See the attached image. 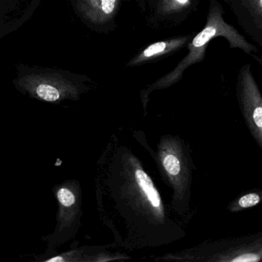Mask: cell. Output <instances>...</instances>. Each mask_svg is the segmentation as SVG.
Returning a JSON list of instances; mask_svg holds the SVG:
<instances>
[{"instance_id":"obj_7","label":"cell","mask_w":262,"mask_h":262,"mask_svg":"<svg viewBox=\"0 0 262 262\" xmlns=\"http://www.w3.org/2000/svg\"><path fill=\"white\" fill-rule=\"evenodd\" d=\"M165 47H166V43H165V42H156V43L152 44V45L148 47V48L144 51V56H145V57H151V56H154V55L158 54V53L164 51Z\"/></svg>"},{"instance_id":"obj_10","label":"cell","mask_w":262,"mask_h":262,"mask_svg":"<svg viewBox=\"0 0 262 262\" xmlns=\"http://www.w3.org/2000/svg\"><path fill=\"white\" fill-rule=\"evenodd\" d=\"M253 119L254 124L258 128H262V108L260 106L257 107L254 110L253 113Z\"/></svg>"},{"instance_id":"obj_6","label":"cell","mask_w":262,"mask_h":262,"mask_svg":"<svg viewBox=\"0 0 262 262\" xmlns=\"http://www.w3.org/2000/svg\"><path fill=\"white\" fill-rule=\"evenodd\" d=\"M260 202V197L257 194H248L241 198L238 201L239 205L242 208H250L254 206Z\"/></svg>"},{"instance_id":"obj_4","label":"cell","mask_w":262,"mask_h":262,"mask_svg":"<svg viewBox=\"0 0 262 262\" xmlns=\"http://www.w3.org/2000/svg\"><path fill=\"white\" fill-rule=\"evenodd\" d=\"M215 33L216 29L214 27H206L193 39L192 45L198 48L203 47L205 44H206V42L210 40V39H211L215 35Z\"/></svg>"},{"instance_id":"obj_1","label":"cell","mask_w":262,"mask_h":262,"mask_svg":"<svg viewBox=\"0 0 262 262\" xmlns=\"http://www.w3.org/2000/svg\"><path fill=\"white\" fill-rule=\"evenodd\" d=\"M57 202L56 223L51 234L42 237L47 250L60 248L76 237L81 225V188L76 179H68L53 188Z\"/></svg>"},{"instance_id":"obj_3","label":"cell","mask_w":262,"mask_h":262,"mask_svg":"<svg viewBox=\"0 0 262 262\" xmlns=\"http://www.w3.org/2000/svg\"><path fill=\"white\" fill-rule=\"evenodd\" d=\"M135 177L138 185L140 187L141 190L143 191L144 194L149 201L150 204L155 208H158L162 211L160 196L156 187L153 185L152 181L150 179L149 176L142 169H137L135 173Z\"/></svg>"},{"instance_id":"obj_9","label":"cell","mask_w":262,"mask_h":262,"mask_svg":"<svg viewBox=\"0 0 262 262\" xmlns=\"http://www.w3.org/2000/svg\"><path fill=\"white\" fill-rule=\"evenodd\" d=\"M115 4H116V0H102L101 5H102V11L105 14H110L114 10Z\"/></svg>"},{"instance_id":"obj_5","label":"cell","mask_w":262,"mask_h":262,"mask_svg":"<svg viewBox=\"0 0 262 262\" xmlns=\"http://www.w3.org/2000/svg\"><path fill=\"white\" fill-rule=\"evenodd\" d=\"M164 167L168 174L178 176L181 171V165L179 159L174 155H168L163 160Z\"/></svg>"},{"instance_id":"obj_2","label":"cell","mask_w":262,"mask_h":262,"mask_svg":"<svg viewBox=\"0 0 262 262\" xmlns=\"http://www.w3.org/2000/svg\"><path fill=\"white\" fill-rule=\"evenodd\" d=\"M18 86L24 94L47 103L59 104L66 100H77L79 96V87L62 76H25L18 82Z\"/></svg>"},{"instance_id":"obj_11","label":"cell","mask_w":262,"mask_h":262,"mask_svg":"<svg viewBox=\"0 0 262 262\" xmlns=\"http://www.w3.org/2000/svg\"><path fill=\"white\" fill-rule=\"evenodd\" d=\"M178 2L180 3V4H186L188 2V0H176Z\"/></svg>"},{"instance_id":"obj_8","label":"cell","mask_w":262,"mask_h":262,"mask_svg":"<svg viewBox=\"0 0 262 262\" xmlns=\"http://www.w3.org/2000/svg\"><path fill=\"white\" fill-rule=\"evenodd\" d=\"M260 256L257 255L255 254H245L239 256V257H235L233 259L232 261L237 262H252L257 261L260 260Z\"/></svg>"}]
</instances>
